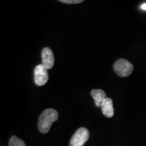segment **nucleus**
Here are the masks:
<instances>
[{
  "label": "nucleus",
  "mask_w": 146,
  "mask_h": 146,
  "mask_svg": "<svg viewBox=\"0 0 146 146\" xmlns=\"http://www.w3.org/2000/svg\"><path fill=\"white\" fill-rule=\"evenodd\" d=\"M114 70L115 72L121 77H127L133 71V65L125 59H119L114 63Z\"/></svg>",
  "instance_id": "nucleus-2"
},
{
  "label": "nucleus",
  "mask_w": 146,
  "mask_h": 146,
  "mask_svg": "<svg viewBox=\"0 0 146 146\" xmlns=\"http://www.w3.org/2000/svg\"><path fill=\"white\" fill-rule=\"evenodd\" d=\"M89 138V132L86 128H79L71 138L70 146H83Z\"/></svg>",
  "instance_id": "nucleus-3"
},
{
  "label": "nucleus",
  "mask_w": 146,
  "mask_h": 146,
  "mask_svg": "<svg viewBox=\"0 0 146 146\" xmlns=\"http://www.w3.org/2000/svg\"><path fill=\"white\" fill-rule=\"evenodd\" d=\"M60 2L64 3H68V4H77L83 2V0H60Z\"/></svg>",
  "instance_id": "nucleus-9"
},
{
  "label": "nucleus",
  "mask_w": 146,
  "mask_h": 146,
  "mask_svg": "<svg viewBox=\"0 0 146 146\" xmlns=\"http://www.w3.org/2000/svg\"><path fill=\"white\" fill-rule=\"evenodd\" d=\"M101 108L102 113L105 116H106L108 118H112L114 116V111L112 99L106 98L102 104Z\"/></svg>",
  "instance_id": "nucleus-6"
},
{
  "label": "nucleus",
  "mask_w": 146,
  "mask_h": 146,
  "mask_svg": "<svg viewBox=\"0 0 146 146\" xmlns=\"http://www.w3.org/2000/svg\"><path fill=\"white\" fill-rule=\"evenodd\" d=\"M35 83L38 86H43L47 83L49 79L47 69L43 64L37 65L34 70Z\"/></svg>",
  "instance_id": "nucleus-4"
},
{
  "label": "nucleus",
  "mask_w": 146,
  "mask_h": 146,
  "mask_svg": "<svg viewBox=\"0 0 146 146\" xmlns=\"http://www.w3.org/2000/svg\"><path fill=\"white\" fill-rule=\"evenodd\" d=\"M10 146H26L25 142L16 136H12L9 141Z\"/></svg>",
  "instance_id": "nucleus-8"
},
{
  "label": "nucleus",
  "mask_w": 146,
  "mask_h": 146,
  "mask_svg": "<svg viewBox=\"0 0 146 146\" xmlns=\"http://www.w3.org/2000/svg\"><path fill=\"white\" fill-rule=\"evenodd\" d=\"M58 119L57 111L54 109H47L40 115L38 123V129L43 134L50 131L52 125Z\"/></svg>",
  "instance_id": "nucleus-1"
},
{
  "label": "nucleus",
  "mask_w": 146,
  "mask_h": 146,
  "mask_svg": "<svg viewBox=\"0 0 146 146\" xmlns=\"http://www.w3.org/2000/svg\"><path fill=\"white\" fill-rule=\"evenodd\" d=\"M140 8H141V10L146 11V3H144L143 4H141V6H140Z\"/></svg>",
  "instance_id": "nucleus-10"
},
{
  "label": "nucleus",
  "mask_w": 146,
  "mask_h": 146,
  "mask_svg": "<svg viewBox=\"0 0 146 146\" xmlns=\"http://www.w3.org/2000/svg\"><path fill=\"white\" fill-rule=\"evenodd\" d=\"M91 96L94 98L97 107H101L103 102L106 99V94L101 89H93L91 91Z\"/></svg>",
  "instance_id": "nucleus-7"
},
{
  "label": "nucleus",
  "mask_w": 146,
  "mask_h": 146,
  "mask_svg": "<svg viewBox=\"0 0 146 146\" xmlns=\"http://www.w3.org/2000/svg\"><path fill=\"white\" fill-rule=\"evenodd\" d=\"M42 64L47 69H51L54 65V56L52 50L49 47H45L41 52Z\"/></svg>",
  "instance_id": "nucleus-5"
}]
</instances>
